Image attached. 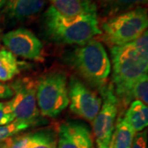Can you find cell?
Segmentation results:
<instances>
[{
	"instance_id": "e0dca14e",
	"label": "cell",
	"mask_w": 148,
	"mask_h": 148,
	"mask_svg": "<svg viewBox=\"0 0 148 148\" xmlns=\"http://www.w3.org/2000/svg\"><path fill=\"white\" fill-rule=\"evenodd\" d=\"M52 6L61 14L75 16L81 14L86 8L88 0H50Z\"/></svg>"
},
{
	"instance_id": "7402d4cb",
	"label": "cell",
	"mask_w": 148,
	"mask_h": 148,
	"mask_svg": "<svg viewBox=\"0 0 148 148\" xmlns=\"http://www.w3.org/2000/svg\"><path fill=\"white\" fill-rule=\"evenodd\" d=\"M131 148H147V131H142L135 134Z\"/></svg>"
},
{
	"instance_id": "44dd1931",
	"label": "cell",
	"mask_w": 148,
	"mask_h": 148,
	"mask_svg": "<svg viewBox=\"0 0 148 148\" xmlns=\"http://www.w3.org/2000/svg\"><path fill=\"white\" fill-rule=\"evenodd\" d=\"M15 120L11 109L10 101L0 102V126L7 125Z\"/></svg>"
},
{
	"instance_id": "30bf717a",
	"label": "cell",
	"mask_w": 148,
	"mask_h": 148,
	"mask_svg": "<svg viewBox=\"0 0 148 148\" xmlns=\"http://www.w3.org/2000/svg\"><path fill=\"white\" fill-rule=\"evenodd\" d=\"M57 138V148H94L89 129L77 123H62Z\"/></svg>"
},
{
	"instance_id": "ffe728a7",
	"label": "cell",
	"mask_w": 148,
	"mask_h": 148,
	"mask_svg": "<svg viewBox=\"0 0 148 148\" xmlns=\"http://www.w3.org/2000/svg\"><path fill=\"white\" fill-rule=\"evenodd\" d=\"M147 3V0H113L110 7L113 12H117L125 9H129L133 7L144 5Z\"/></svg>"
},
{
	"instance_id": "6da1fadb",
	"label": "cell",
	"mask_w": 148,
	"mask_h": 148,
	"mask_svg": "<svg viewBox=\"0 0 148 148\" xmlns=\"http://www.w3.org/2000/svg\"><path fill=\"white\" fill-rule=\"evenodd\" d=\"M43 27L49 40L63 45H83L102 32L96 7L89 0L85 10L75 16H64L51 5L44 13Z\"/></svg>"
},
{
	"instance_id": "603a6c76",
	"label": "cell",
	"mask_w": 148,
	"mask_h": 148,
	"mask_svg": "<svg viewBox=\"0 0 148 148\" xmlns=\"http://www.w3.org/2000/svg\"><path fill=\"white\" fill-rule=\"evenodd\" d=\"M13 96V92L9 85L0 82V100L10 99Z\"/></svg>"
},
{
	"instance_id": "3957f363",
	"label": "cell",
	"mask_w": 148,
	"mask_h": 148,
	"mask_svg": "<svg viewBox=\"0 0 148 148\" xmlns=\"http://www.w3.org/2000/svg\"><path fill=\"white\" fill-rule=\"evenodd\" d=\"M66 61L90 84L104 87L111 71V64L103 45L94 39L67 54Z\"/></svg>"
},
{
	"instance_id": "9a60e30c",
	"label": "cell",
	"mask_w": 148,
	"mask_h": 148,
	"mask_svg": "<svg viewBox=\"0 0 148 148\" xmlns=\"http://www.w3.org/2000/svg\"><path fill=\"white\" fill-rule=\"evenodd\" d=\"M148 76L145 73L139 77L130 86L123 100L121 101L123 107H127L132 100L139 101L147 106L148 102Z\"/></svg>"
},
{
	"instance_id": "7c38bea8",
	"label": "cell",
	"mask_w": 148,
	"mask_h": 148,
	"mask_svg": "<svg viewBox=\"0 0 148 148\" xmlns=\"http://www.w3.org/2000/svg\"><path fill=\"white\" fill-rule=\"evenodd\" d=\"M136 132L126 121L124 116L116 119L110 142V148H131Z\"/></svg>"
},
{
	"instance_id": "ac0fdd59",
	"label": "cell",
	"mask_w": 148,
	"mask_h": 148,
	"mask_svg": "<svg viewBox=\"0 0 148 148\" xmlns=\"http://www.w3.org/2000/svg\"><path fill=\"white\" fill-rule=\"evenodd\" d=\"M32 126L35 125L28 122L20 121L16 119L7 125L0 126V142H3L8 138L18 135L21 132L32 127Z\"/></svg>"
},
{
	"instance_id": "8fae6325",
	"label": "cell",
	"mask_w": 148,
	"mask_h": 148,
	"mask_svg": "<svg viewBox=\"0 0 148 148\" xmlns=\"http://www.w3.org/2000/svg\"><path fill=\"white\" fill-rule=\"evenodd\" d=\"M46 0H7L4 11L8 16L15 19H25L36 15L42 10Z\"/></svg>"
},
{
	"instance_id": "5bb4252c",
	"label": "cell",
	"mask_w": 148,
	"mask_h": 148,
	"mask_svg": "<svg viewBox=\"0 0 148 148\" xmlns=\"http://www.w3.org/2000/svg\"><path fill=\"white\" fill-rule=\"evenodd\" d=\"M20 73V64L16 56L6 49H0V82L12 80Z\"/></svg>"
},
{
	"instance_id": "ba28073f",
	"label": "cell",
	"mask_w": 148,
	"mask_h": 148,
	"mask_svg": "<svg viewBox=\"0 0 148 148\" xmlns=\"http://www.w3.org/2000/svg\"><path fill=\"white\" fill-rule=\"evenodd\" d=\"M101 92L103 104L93 120V132L96 143L110 144L116 122L119 100L112 85L104 86Z\"/></svg>"
},
{
	"instance_id": "7a4b0ae2",
	"label": "cell",
	"mask_w": 148,
	"mask_h": 148,
	"mask_svg": "<svg viewBox=\"0 0 148 148\" xmlns=\"http://www.w3.org/2000/svg\"><path fill=\"white\" fill-rule=\"evenodd\" d=\"M113 64V81L118 100L122 101L131 85L139 77L147 73L148 34L147 31L138 39L110 49Z\"/></svg>"
},
{
	"instance_id": "d4e9b609",
	"label": "cell",
	"mask_w": 148,
	"mask_h": 148,
	"mask_svg": "<svg viewBox=\"0 0 148 148\" xmlns=\"http://www.w3.org/2000/svg\"><path fill=\"white\" fill-rule=\"evenodd\" d=\"M97 148H110V144H106L102 143H96Z\"/></svg>"
},
{
	"instance_id": "4316f807",
	"label": "cell",
	"mask_w": 148,
	"mask_h": 148,
	"mask_svg": "<svg viewBox=\"0 0 148 148\" xmlns=\"http://www.w3.org/2000/svg\"><path fill=\"white\" fill-rule=\"evenodd\" d=\"M2 30H1V28H0V41H1V40H2Z\"/></svg>"
},
{
	"instance_id": "277c9868",
	"label": "cell",
	"mask_w": 148,
	"mask_h": 148,
	"mask_svg": "<svg viewBox=\"0 0 148 148\" xmlns=\"http://www.w3.org/2000/svg\"><path fill=\"white\" fill-rule=\"evenodd\" d=\"M147 10L136 8L113 16L102 24V39L110 46H120L138 39L147 31Z\"/></svg>"
},
{
	"instance_id": "484cf974",
	"label": "cell",
	"mask_w": 148,
	"mask_h": 148,
	"mask_svg": "<svg viewBox=\"0 0 148 148\" xmlns=\"http://www.w3.org/2000/svg\"><path fill=\"white\" fill-rule=\"evenodd\" d=\"M6 2H7V0H0V10L3 8H4V6L6 4Z\"/></svg>"
},
{
	"instance_id": "52a82bcc",
	"label": "cell",
	"mask_w": 148,
	"mask_h": 148,
	"mask_svg": "<svg viewBox=\"0 0 148 148\" xmlns=\"http://www.w3.org/2000/svg\"><path fill=\"white\" fill-rule=\"evenodd\" d=\"M69 107L76 115L93 122L102 105V99L82 81L72 77L68 87Z\"/></svg>"
},
{
	"instance_id": "cb8c5ba5",
	"label": "cell",
	"mask_w": 148,
	"mask_h": 148,
	"mask_svg": "<svg viewBox=\"0 0 148 148\" xmlns=\"http://www.w3.org/2000/svg\"><path fill=\"white\" fill-rule=\"evenodd\" d=\"M96 1L104 6H110L112 2H113V0H96Z\"/></svg>"
},
{
	"instance_id": "5b68a950",
	"label": "cell",
	"mask_w": 148,
	"mask_h": 148,
	"mask_svg": "<svg viewBox=\"0 0 148 148\" xmlns=\"http://www.w3.org/2000/svg\"><path fill=\"white\" fill-rule=\"evenodd\" d=\"M37 106L42 116L55 118L69 105L67 76L56 72L44 76L36 83Z\"/></svg>"
},
{
	"instance_id": "4fadbf2b",
	"label": "cell",
	"mask_w": 148,
	"mask_h": 148,
	"mask_svg": "<svg viewBox=\"0 0 148 148\" xmlns=\"http://www.w3.org/2000/svg\"><path fill=\"white\" fill-rule=\"evenodd\" d=\"M124 118L136 133L143 131L148 125V108L139 101H132Z\"/></svg>"
},
{
	"instance_id": "2e32d148",
	"label": "cell",
	"mask_w": 148,
	"mask_h": 148,
	"mask_svg": "<svg viewBox=\"0 0 148 148\" xmlns=\"http://www.w3.org/2000/svg\"><path fill=\"white\" fill-rule=\"evenodd\" d=\"M57 142L55 132L45 128L29 134L27 148H57Z\"/></svg>"
},
{
	"instance_id": "d6986e66",
	"label": "cell",
	"mask_w": 148,
	"mask_h": 148,
	"mask_svg": "<svg viewBox=\"0 0 148 148\" xmlns=\"http://www.w3.org/2000/svg\"><path fill=\"white\" fill-rule=\"evenodd\" d=\"M29 134L16 135L0 142V148H27Z\"/></svg>"
},
{
	"instance_id": "9c48e42d",
	"label": "cell",
	"mask_w": 148,
	"mask_h": 148,
	"mask_svg": "<svg viewBox=\"0 0 148 148\" xmlns=\"http://www.w3.org/2000/svg\"><path fill=\"white\" fill-rule=\"evenodd\" d=\"M2 41L8 51L15 56L42 61L44 59L43 45L35 34L25 28H18L4 34Z\"/></svg>"
},
{
	"instance_id": "8992f818",
	"label": "cell",
	"mask_w": 148,
	"mask_h": 148,
	"mask_svg": "<svg viewBox=\"0 0 148 148\" xmlns=\"http://www.w3.org/2000/svg\"><path fill=\"white\" fill-rule=\"evenodd\" d=\"M9 86L13 92L10 104L15 119L38 124L40 119L36 102V83L32 78L21 77Z\"/></svg>"
}]
</instances>
